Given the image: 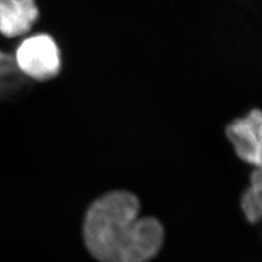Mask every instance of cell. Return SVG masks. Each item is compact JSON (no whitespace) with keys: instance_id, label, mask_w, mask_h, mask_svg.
Segmentation results:
<instances>
[{"instance_id":"obj_6","label":"cell","mask_w":262,"mask_h":262,"mask_svg":"<svg viewBox=\"0 0 262 262\" xmlns=\"http://www.w3.org/2000/svg\"><path fill=\"white\" fill-rule=\"evenodd\" d=\"M241 206L250 223H258L262 220V167L252 171L250 185L242 195Z\"/></svg>"},{"instance_id":"obj_3","label":"cell","mask_w":262,"mask_h":262,"mask_svg":"<svg viewBox=\"0 0 262 262\" xmlns=\"http://www.w3.org/2000/svg\"><path fill=\"white\" fill-rule=\"evenodd\" d=\"M229 143L242 161L262 167V111L252 108L235 118L225 128Z\"/></svg>"},{"instance_id":"obj_5","label":"cell","mask_w":262,"mask_h":262,"mask_svg":"<svg viewBox=\"0 0 262 262\" xmlns=\"http://www.w3.org/2000/svg\"><path fill=\"white\" fill-rule=\"evenodd\" d=\"M29 83L16 66L12 53L0 49V98L10 100L20 96Z\"/></svg>"},{"instance_id":"obj_1","label":"cell","mask_w":262,"mask_h":262,"mask_svg":"<svg viewBox=\"0 0 262 262\" xmlns=\"http://www.w3.org/2000/svg\"><path fill=\"white\" fill-rule=\"evenodd\" d=\"M138 196L114 190L94 200L83 221V239L100 262H149L163 247L165 231L158 219L141 216Z\"/></svg>"},{"instance_id":"obj_4","label":"cell","mask_w":262,"mask_h":262,"mask_svg":"<svg viewBox=\"0 0 262 262\" xmlns=\"http://www.w3.org/2000/svg\"><path fill=\"white\" fill-rule=\"evenodd\" d=\"M40 19L37 0H0V35L20 39L34 31Z\"/></svg>"},{"instance_id":"obj_2","label":"cell","mask_w":262,"mask_h":262,"mask_svg":"<svg viewBox=\"0 0 262 262\" xmlns=\"http://www.w3.org/2000/svg\"><path fill=\"white\" fill-rule=\"evenodd\" d=\"M12 55L20 72L29 82L46 83L58 78L63 69L61 46L49 32L33 31L20 38Z\"/></svg>"}]
</instances>
